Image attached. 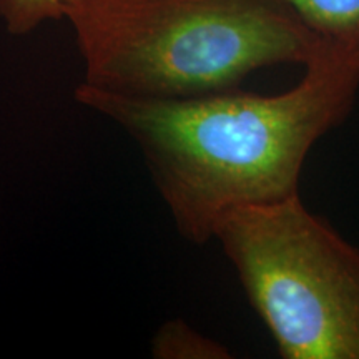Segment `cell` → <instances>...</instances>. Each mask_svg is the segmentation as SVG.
Instances as JSON below:
<instances>
[{"instance_id": "cell-4", "label": "cell", "mask_w": 359, "mask_h": 359, "mask_svg": "<svg viewBox=\"0 0 359 359\" xmlns=\"http://www.w3.org/2000/svg\"><path fill=\"white\" fill-rule=\"evenodd\" d=\"M304 24L359 67V0H290Z\"/></svg>"}, {"instance_id": "cell-6", "label": "cell", "mask_w": 359, "mask_h": 359, "mask_svg": "<svg viewBox=\"0 0 359 359\" xmlns=\"http://www.w3.org/2000/svg\"><path fill=\"white\" fill-rule=\"evenodd\" d=\"M67 0H0V19L12 35H29L45 22L62 20Z\"/></svg>"}, {"instance_id": "cell-2", "label": "cell", "mask_w": 359, "mask_h": 359, "mask_svg": "<svg viewBox=\"0 0 359 359\" xmlns=\"http://www.w3.org/2000/svg\"><path fill=\"white\" fill-rule=\"evenodd\" d=\"M64 19L82 83L127 97L222 92L264 67H306L330 48L290 0H67Z\"/></svg>"}, {"instance_id": "cell-5", "label": "cell", "mask_w": 359, "mask_h": 359, "mask_svg": "<svg viewBox=\"0 0 359 359\" xmlns=\"http://www.w3.org/2000/svg\"><path fill=\"white\" fill-rule=\"evenodd\" d=\"M151 353L158 359H226L230 349L219 341L201 334L182 320L161 325L151 341Z\"/></svg>"}, {"instance_id": "cell-3", "label": "cell", "mask_w": 359, "mask_h": 359, "mask_svg": "<svg viewBox=\"0 0 359 359\" xmlns=\"http://www.w3.org/2000/svg\"><path fill=\"white\" fill-rule=\"evenodd\" d=\"M285 359H359V248L299 193L231 210L215 238Z\"/></svg>"}, {"instance_id": "cell-1", "label": "cell", "mask_w": 359, "mask_h": 359, "mask_svg": "<svg viewBox=\"0 0 359 359\" xmlns=\"http://www.w3.org/2000/svg\"><path fill=\"white\" fill-rule=\"evenodd\" d=\"M359 67L330 48L275 95L240 87L185 98H143L80 83L75 98L135 142L180 235L215 238L231 210L296 195L309 151L354 109Z\"/></svg>"}]
</instances>
